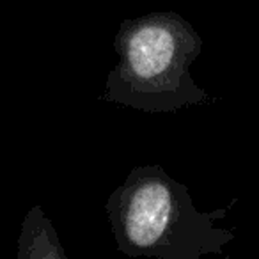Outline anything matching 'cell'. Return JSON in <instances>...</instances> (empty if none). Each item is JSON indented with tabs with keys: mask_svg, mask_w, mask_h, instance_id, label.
<instances>
[{
	"mask_svg": "<svg viewBox=\"0 0 259 259\" xmlns=\"http://www.w3.org/2000/svg\"><path fill=\"white\" fill-rule=\"evenodd\" d=\"M105 211L117 250L130 257L201 259L222 254L234 240L215 226L227 209L199 211L187 185L160 165L134 167L108 195Z\"/></svg>",
	"mask_w": 259,
	"mask_h": 259,
	"instance_id": "obj_1",
	"label": "cell"
},
{
	"mask_svg": "<svg viewBox=\"0 0 259 259\" xmlns=\"http://www.w3.org/2000/svg\"><path fill=\"white\" fill-rule=\"evenodd\" d=\"M119 61L108 73L100 100L148 114H169L213 103L192 78L202 37L174 11L149 13L121 22L114 39Z\"/></svg>",
	"mask_w": 259,
	"mask_h": 259,
	"instance_id": "obj_2",
	"label": "cell"
},
{
	"mask_svg": "<svg viewBox=\"0 0 259 259\" xmlns=\"http://www.w3.org/2000/svg\"><path fill=\"white\" fill-rule=\"evenodd\" d=\"M16 245L18 259H68L54 224L39 204L32 206L25 215Z\"/></svg>",
	"mask_w": 259,
	"mask_h": 259,
	"instance_id": "obj_3",
	"label": "cell"
}]
</instances>
